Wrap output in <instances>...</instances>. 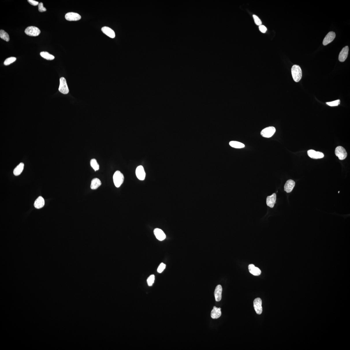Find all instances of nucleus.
<instances>
[{
	"label": "nucleus",
	"mask_w": 350,
	"mask_h": 350,
	"mask_svg": "<svg viewBox=\"0 0 350 350\" xmlns=\"http://www.w3.org/2000/svg\"><path fill=\"white\" fill-rule=\"evenodd\" d=\"M291 71L294 81L296 82L300 81L302 76V72L301 67L298 65H294L291 68Z\"/></svg>",
	"instance_id": "1"
},
{
	"label": "nucleus",
	"mask_w": 350,
	"mask_h": 350,
	"mask_svg": "<svg viewBox=\"0 0 350 350\" xmlns=\"http://www.w3.org/2000/svg\"><path fill=\"white\" fill-rule=\"evenodd\" d=\"M113 181L115 186L119 187L124 182V177L123 174L119 171L115 172L113 176Z\"/></svg>",
	"instance_id": "2"
},
{
	"label": "nucleus",
	"mask_w": 350,
	"mask_h": 350,
	"mask_svg": "<svg viewBox=\"0 0 350 350\" xmlns=\"http://www.w3.org/2000/svg\"><path fill=\"white\" fill-rule=\"evenodd\" d=\"M335 153L336 156L341 160L345 159L347 156L346 150L341 146H339L336 148Z\"/></svg>",
	"instance_id": "3"
},
{
	"label": "nucleus",
	"mask_w": 350,
	"mask_h": 350,
	"mask_svg": "<svg viewBox=\"0 0 350 350\" xmlns=\"http://www.w3.org/2000/svg\"><path fill=\"white\" fill-rule=\"evenodd\" d=\"M276 131V129L273 126H269L262 129L261 134L262 137L269 138L272 137Z\"/></svg>",
	"instance_id": "4"
},
{
	"label": "nucleus",
	"mask_w": 350,
	"mask_h": 350,
	"mask_svg": "<svg viewBox=\"0 0 350 350\" xmlns=\"http://www.w3.org/2000/svg\"><path fill=\"white\" fill-rule=\"evenodd\" d=\"M25 33L27 35L33 36H38L41 33L40 30L38 27L35 26H29L26 28Z\"/></svg>",
	"instance_id": "5"
},
{
	"label": "nucleus",
	"mask_w": 350,
	"mask_h": 350,
	"mask_svg": "<svg viewBox=\"0 0 350 350\" xmlns=\"http://www.w3.org/2000/svg\"><path fill=\"white\" fill-rule=\"evenodd\" d=\"M59 91L64 94H67L69 92V89L65 79L62 77L60 79V85Z\"/></svg>",
	"instance_id": "6"
},
{
	"label": "nucleus",
	"mask_w": 350,
	"mask_h": 350,
	"mask_svg": "<svg viewBox=\"0 0 350 350\" xmlns=\"http://www.w3.org/2000/svg\"><path fill=\"white\" fill-rule=\"evenodd\" d=\"M262 301L261 298H258L254 299V306L256 313L261 314L262 311Z\"/></svg>",
	"instance_id": "7"
},
{
	"label": "nucleus",
	"mask_w": 350,
	"mask_h": 350,
	"mask_svg": "<svg viewBox=\"0 0 350 350\" xmlns=\"http://www.w3.org/2000/svg\"><path fill=\"white\" fill-rule=\"evenodd\" d=\"M308 155L310 158L314 159H320L323 158L324 157L323 154L321 152H317L313 150H310L308 151Z\"/></svg>",
	"instance_id": "8"
},
{
	"label": "nucleus",
	"mask_w": 350,
	"mask_h": 350,
	"mask_svg": "<svg viewBox=\"0 0 350 350\" xmlns=\"http://www.w3.org/2000/svg\"><path fill=\"white\" fill-rule=\"evenodd\" d=\"M65 18L66 20L68 21H77L81 19V16L77 13L70 12L66 14Z\"/></svg>",
	"instance_id": "9"
},
{
	"label": "nucleus",
	"mask_w": 350,
	"mask_h": 350,
	"mask_svg": "<svg viewBox=\"0 0 350 350\" xmlns=\"http://www.w3.org/2000/svg\"><path fill=\"white\" fill-rule=\"evenodd\" d=\"M336 34L333 31L329 32L326 36L323 39V44L324 46H326L332 42L335 38Z\"/></svg>",
	"instance_id": "10"
},
{
	"label": "nucleus",
	"mask_w": 350,
	"mask_h": 350,
	"mask_svg": "<svg viewBox=\"0 0 350 350\" xmlns=\"http://www.w3.org/2000/svg\"><path fill=\"white\" fill-rule=\"evenodd\" d=\"M349 48L346 46L342 49L339 55L338 59L341 62H343L346 59L348 55Z\"/></svg>",
	"instance_id": "11"
},
{
	"label": "nucleus",
	"mask_w": 350,
	"mask_h": 350,
	"mask_svg": "<svg viewBox=\"0 0 350 350\" xmlns=\"http://www.w3.org/2000/svg\"><path fill=\"white\" fill-rule=\"evenodd\" d=\"M136 174L138 179L140 180H144L146 176V173L144 170L142 165L138 166L136 168Z\"/></svg>",
	"instance_id": "12"
},
{
	"label": "nucleus",
	"mask_w": 350,
	"mask_h": 350,
	"mask_svg": "<svg viewBox=\"0 0 350 350\" xmlns=\"http://www.w3.org/2000/svg\"><path fill=\"white\" fill-rule=\"evenodd\" d=\"M154 233L157 239L160 241H162L166 238V236L164 232L161 229L156 228L154 230Z\"/></svg>",
	"instance_id": "13"
},
{
	"label": "nucleus",
	"mask_w": 350,
	"mask_h": 350,
	"mask_svg": "<svg viewBox=\"0 0 350 350\" xmlns=\"http://www.w3.org/2000/svg\"><path fill=\"white\" fill-rule=\"evenodd\" d=\"M295 185V182L292 180H289L286 182L284 185V190L287 193L292 191Z\"/></svg>",
	"instance_id": "14"
},
{
	"label": "nucleus",
	"mask_w": 350,
	"mask_h": 350,
	"mask_svg": "<svg viewBox=\"0 0 350 350\" xmlns=\"http://www.w3.org/2000/svg\"><path fill=\"white\" fill-rule=\"evenodd\" d=\"M276 200V195L275 193L267 197V204L268 206L271 208L274 207Z\"/></svg>",
	"instance_id": "15"
},
{
	"label": "nucleus",
	"mask_w": 350,
	"mask_h": 350,
	"mask_svg": "<svg viewBox=\"0 0 350 350\" xmlns=\"http://www.w3.org/2000/svg\"><path fill=\"white\" fill-rule=\"evenodd\" d=\"M222 288L221 285L217 286L214 291V296L217 301H219L221 300Z\"/></svg>",
	"instance_id": "16"
},
{
	"label": "nucleus",
	"mask_w": 350,
	"mask_h": 350,
	"mask_svg": "<svg viewBox=\"0 0 350 350\" xmlns=\"http://www.w3.org/2000/svg\"><path fill=\"white\" fill-rule=\"evenodd\" d=\"M221 308H217L214 306L213 309L212 310L211 316L212 319H218L221 316Z\"/></svg>",
	"instance_id": "17"
},
{
	"label": "nucleus",
	"mask_w": 350,
	"mask_h": 350,
	"mask_svg": "<svg viewBox=\"0 0 350 350\" xmlns=\"http://www.w3.org/2000/svg\"><path fill=\"white\" fill-rule=\"evenodd\" d=\"M249 271L251 273L255 276H258L261 274V271L258 267H257L252 264L249 265L248 266Z\"/></svg>",
	"instance_id": "18"
},
{
	"label": "nucleus",
	"mask_w": 350,
	"mask_h": 350,
	"mask_svg": "<svg viewBox=\"0 0 350 350\" xmlns=\"http://www.w3.org/2000/svg\"><path fill=\"white\" fill-rule=\"evenodd\" d=\"M103 32L110 38H113L115 37V33L112 29L109 27L105 26L102 28Z\"/></svg>",
	"instance_id": "19"
},
{
	"label": "nucleus",
	"mask_w": 350,
	"mask_h": 350,
	"mask_svg": "<svg viewBox=\"0 0 350 350\" xmlns=\"http://www.w3.org/2000/svg\"><path fill=\"white\" fill-rule=\"evenodd\" d=\"M44 203V198L41 196H40L35 201L34 206L36 208L40 209L43 207Z\"/></svg>",
	"instance_id": "20"
},
{
	"label": "nucleus",
	"mask_w": 350,
	"mask_h": 350,
	"mask_svg": "<svg viewBox=\"0 0 350 350\" xmlns=\"http://www.w3.org/2000/svg\"><path fill=\"white\" fill-rule=\"evenodd\" d=\"M101 182L97 178H95L92 180L91 188L92 189H96L101 185Z\"/></svg>",
	"instance_id": "21"
},
{
	"label": "nucleus",
	"mask_w": 350,
	"mask_h": 350,
	"mask_svg": "<svg viewBox=\"0 0 350 350\" xmlns=\"http://www.w3.org/2000/svg\"><path fill=\"white\" fill-rule=\"evenodd\" d=\"M24 167V164L23 163H21L17 166L14 169V174L15 176H19L22 173Z\"/></svg>",
	"instance_id": "22"
},
{
	"label": "nucleus",
	"mask_w": 350,
	"mask_h": 350,
	"mask_svg": "<svg viewBox=\"0 0 350 350\" xmlns=\"http://www.w3.org/2000/svg\"><path fill=\"white\" fill-rule=\"evenodd\" d=\"M40 55L42 57L47 60H51L54 59L55 58L53 55L47 52H42L40 53Z\"/></svg>",
	"instance_id": "23"
},
{
	"label": "nucleus",
	"mask_w": 350,
	"mask_h": 350,
	"mask_svg": "<svg viewBox=\"0 0 350 350\" xmlns=\"http://www.w3.org/2000/svg\"><path fill=\"white\" fill-rule=\"evenodd\" d=\"M230 146L233 148H240L245 147V145L242 143L236 141H231L229 143Z\"/></svg>",
	"instance_id": "24"
},
{
	"label": "nucleus",
	"mask_w": 350,
	"mask_h": 350,
	"mask_svg": "<svg viewBox=\"0 0 350 350\" xmlns=\"http://www.w3.org/2000/svg\"><path fill=\"white\" fill-rule=\"evenodd\" d=\"M0 37L3 40L7 42L10 40V37L8 34L3 30H1L0 31Z\"/></svg>",
	"instance_id": "25"
},
{
	"label": "nucleus",
	"mask_w": 350,
	"mask_h": 350,
	"mask_svg": "<svg viewBox=\"0 0 350 350\" xmlns=\"http://www.w3.org/2000/svg\"><path fill=\"white\" fill-rule=\"evenodd\" d=\"M90 164L92 167L94 169L95 171L98 170L99 169V164L97 162V161L95 159H92L90 161Z\"/></svg>",
	"instance_id": "26"
},
{
	"label": "nucleus",
	"mask_w": 350,
	"mask_h": 350,
	"mask_svg": "<svg viewBox=\"0 0 350 350\" xmlns=\"http://www.w3.org/2000/svg\"><path fill=\"white\" fill-rule=\"evenodd\" d=\"M16 60V58L14 57L8 58L5 61L4 64L5 66L9 65L14 62Z\"/></svg>",
	"instance_id": "27"
},
{
	"label": "nucleus",
	"mask_w": 350,
	"mask_h": 350,
	"mask_svg": "<svg viewBox=\"0 0 350 350\" xmlns=\"http://www.w3.org/2000/svg\"><path fill=\"white\" fill-rule=\"evenodd\" d=\"M155 280V276L154 275H152L148 278L147 280V282L148 285L149 286H151L152 285L154 282Z\"/></svg>",
	"instance_id": "28"
},
{
	"label": "nucleus",
	"mask_w": 350,
	"mask_h": 350,
	"mask_svg": "<svg viewBox=\"0 0 350 350\" xmlns=\"http://www.w3.org/2000/svg\"><path fill=\"white\" fill-rule=\"evenodd\" d=\"M340 100H338L332 102H327L326 103L330 107H335V106H337L340 104Z\"/></svg>",
	"instance_id": "29"
},
{
	"label": "nucleus",
	"mask_w": 350,
	"mask_h": 350,
	"mask_svg": "<svg viewBox=\"0 0 350 350\" xmlns=\"http://www.w3.org/2000/svg\"><path fill=\"white\" fill-rule=\"evenodd\" d=\"M253 17L254 22H255V23L257 25L259 26L262 25V23L261 21L258 17L255 15H253Z\"/></svg>",
	"instance_id": "30"
},
{
	"label": "nucleus",
	"mask_w": 350,
	"mask_h": 350,
	"mask_svg": "<svg viewBox=\"0 0 350 350\" xmlns=\"http://www.w3.org/2000/svg\"><path fill=\"white\" fill-rule=\"evenodd\" d=\"M166 265L163 263H161L157 269V272L159 273L162 272L164 269H165Z\"/></svg>",
	"instance_id": "31"
},
{
	"label": "nucleus",
	"mask_w": 350,
	"mask_h": 350,
	"mask_svg": "<svg viewBox=\"0 0 350 350\" xmlns=\"http://www.w3.org/2000/svg\"><path fill=\"white\" fill-rule=\"evenodd\" d=\"M38 10L39 12H46V9L43 6V4L42 2L40 3L38 5Z\"/></svg>",
	"instance_id": "32"
},
{
	"label": "nucleus",
	"mask_w": 350,
	"mask_h": 350,
	"mask_svg": "<svg viewBox=\"0 0 350 350\" xmlns=\"http://www.w3.org/2000/svg\"><path fill=\"white\" fill-rule=\"evenodd\" d=\"M259 29L260 31L262 33H266L267 30V28L263 25L259 26Z\"/></svg>",
	"instance_id": "33"
},
{
	"label": "nucleus",
	"mask_w": 350,
	"mask_h": 350,
	"mask_svg": "<svg viewBox=\"0 0 350 350\" xmlns=\"http://www.w3.org/2000/svg\"><path fill=\"white\" fill-rule=\"evenodd\" d=\"M29 3L34 6H36L39 5V2L33 0H28Z\"/></svg>",
	"instance_id": "34"
}]
</instances>
